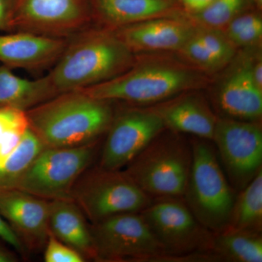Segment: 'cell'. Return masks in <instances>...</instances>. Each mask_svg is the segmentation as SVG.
Returning <instances> with one entry per match:
<instances>
[{"label": "cell", "instance_id": "1", "mask_svg": "<svg viewBox=\"0 0 262 262\" xmlns=\"http://www.w3.org/2000/svg\"><path fill=\"white\" fill-rule=\"evenodd\" d=\"M110 101L82 91L57 95L27 110L29 127L45 147H73L95 142L113 120Z\"/></svg>", "mask_w": 262, "mask_h": 262}, {"label": "cell", "instance_id": "2", "mask_svg": "<svg viewBox=\"0 0 262 262\" xmlns=\"http://www.w3.org/2000/svg\"><path fill=\"white\" fill-rule=\"evenodd\" d=\"M130 51L117 35L84 32L67 43L46 77L56 95L89 89L123 73Z\"/></svg>", "mask_w": 262, "mask_h": 262}, {"label": "cell", "instance_id": "3", "mask_svg": "<svg viewBox=\"0 0 262 262\" xmlns=\"http://www.w3.org/2000/svg\"><path fill=\"white\" fill-rule=\"evenodd\" d=\"M192 160L183 199L196 220L212 233L229 227L235 198L219 158L206 139L191 142Z\"/></svg>", "mask_w": 262, "mask_h": 262}, {"label": "cell", "instance_id": "4", "mask_svg": "<svg viewBox=\"0 0 262 262\" xmlns=\"http://www.w3.org/2000/svg\"><path fill=\"white\" fill-rule=\"evenodd\" d=\"M192 146L160 133L124 171L150 198H184L192 165Z\"/></svg>", "mask_w": 262, "mask_h": 262}, {"label": "cell", "instance_id": "5", "mask_svg": "<svg viewBox=\"0 0 262 262\" xmlns=\"http://www.w3.org/2000/svg\"><path fill=\"white\" fill-rule=\"evenodd\" d=\"M72 200L92 224L122 213H139L153 201L124 170L99 166L81 176Z\"/></svg>", "mask_w": 262, "mask_h": 262}, {"label": "cell", "instance_id": "6", "mask_svg": "<svg viewBox=\"0 0 262 262\" xmlns=\"http://www.w3.org/2000/svg\"><path fill=\"white\" fill-rule=\"evenodd\" d=\"M201 83L192 71L173 66L139 67L89 89L86 94L103 101H123L136 104L158 102Z\"/></svg>", "mask_w": 262, "mask_h": 262}, {"label": "cell", "instance_id": "7", "mask_svg": "<svg viewBox=\"0 0 262 262\" xmlns=\"http://www.w3.org/2000/svg\"><path fill=\"white\" fill-rule=\"evenodd\" d=\"M95 151V142L73 147H45L14 189L47 201L72 200L74 186L89 169Z\"/></svg>", "mask_w": 262, "mask_h": 262}, {"label": "cell", "instance_id": "8", "mask_svg": "<svg viewBox=\"0 0 262 262\" xmlns=\"http://www.w3.org/2000/svg\"><path fill=\"white\" fill-rule=\"evenodd\" d=\"M94 259L151 261L170 255L139 213H122L90 225Z\"/></svg>", "mask_w": 262, "mask_h": 262}, {"label": "cell", "instance_id": "9", "mask_svg": "<svg viewBox=\"0 0 262 262\" xmlns=\"http://www.w3.org/2000/svg\"><path fill=\"white\" fill-rule=\"evenodd\" d=\"M182 200L154 199L141 214L170 255L210 251L213 233L199 223Z\"/></svg>", "mask_w": 262, "mask_h": 262}, {"label": "cell", "instance_id": "10", "mask_svg": "<svg viewBox=\"0 0 262 262\" xmlns=\"http://www.w3.org/2000/svg\"><path fill=\"white\" fill-rule=\"evenodd\" d=\"M212 140L232 185L244 189L261 169V127L253 122L218 119Z\"/></svg>", "mask_w": 262, "mask_h": 262}, {"label": "cell", "instance_id": "11", "mask_svg": "<svg viewBox=\"0 0 262 262\" xmlns=\"http://www.w3.org/2000/svg\"><path fill=\"white\" fill-rule=\"evenodd\" d=\"M165 128L154 110H130L112 122L98 166L121 170Z\"/></svg>", "mask_w": 262, "mask_h": 262}, {"label": "cell", "instance_id": "12", "mask_svg": "<svg viewBox=\"0 0 262 262\" xmlns=\"http://www.w3.org/2000/svg\"><path fill=\"white\" fill-rule=\"evenodd\" d=\"M89 0H17L13 29L59 37L89 20Z\"/></svg>", "mask_w": 262, "mask_h": 262}, {"label": "cell", "instance_id": "13", "mask_svg": "<svg viewBox=\"0 0 262 262\" xmlns=\"http://www.w3.org/2000/svg\"><path fill=\"white\" fill-rule=\"evenodd\" d=\"M0 214L21 241L24 248H44L51 233L49 201L16 189L0 190Z\"/></svg>", "mask_w": 262, "mask_h": 262}, {"label": "cell", "instance_id": "14", "mask_svg": "<svg viewBox=\"0 0 262 262\" xmlns=\"http://www.w3.org/2000/svg\"><path fill=\"white\" fill-rule=\"evenodd\" d=\"M67 45L61 38L33 32L0 34V62L10 69L39 70L56 63Z\"/></svg>", "mask_w": 262, "mask_h": 262}, {"label": "cell", "instance_id": "15", "mask_svg": "<svg viewBox=\"0 0 262 262\" xmlns=\"http://www.w3.org/2000/svg\"><path fill=\"white\" fill-rule=\"evenodd\" d=\"M249 61L234 69L221 85L217 101L229 117L254 122L262 115V90L255 84Z\"/></svg>", "mask_w": 262, "mask_h": 262}, {"label": "cell", "instance_id": "16", "mask_svg": "<svg viewBox=\"0 0 262 262\" xmlns=\"http://www.w3.org/2000/svg\"><path fill=\"white\" fill-rule=\"evenodd\" d=\"M194 34L187 24L158 19L128 25L117 36L130 50L173 51L180 50Z\"/></svg>", "mask_w": 262, "mask_h": 262}, {"label": "cell", "instance_id": "17", "mask_svg": "<svg viewBox=\"0 0 262 262\" xmlns=\"http://www.w3.org/2000/svg\"><path fill=\"white\" fill-rule=\"evenodd\" d=\"M49 228L58 241L76 250L85 258L94 259L90 225L72 200L49 201Z\"/></svg>", "mask_w": 262, "mask_h": 262}, {"label": "cell", "instance_id": "18", "mask_svg": "<svg viewBox=\"0 0 262 262\" xmlns=\"http://www.w3.org/2000/svg\"><path fill=\"white\" fill-rule=\"evenodd\" d=\"M154 110L165 127L174 132L192 134L206 140L213 139L218 119L201 98L188 96Z\"/></svg>", "mask_w": 262, "mask_h": 262}, {"label": "cell", "instance_id": "19", "mask_svg": "<svg viewBox=\"0 0 262 262\" xmlns=\"http://www.w3.org/2000/svg\"><path fill=\"white\" fill-rule=\"evenodd\" d=\"M57 96L47 77L28 80L15 75L8 67H0V107L27 111Z\"/></svg>", "mask_w": 262, "mask_h": 262}, {"label": "cell", "instance_id": "20", "mask_svg": "<svg viewBox=\"0 0 262 262\" xmlns=\"http://www.w3.org/2000/svg\"><path fill=\"white\" fill-rule=\"evenodd\" d=\"M101 18L108 23L128 26L165 13L172 0H89Z\"/></svg>", "mask_w": 262, "mask_h": 262}, {"label": "cell", "instance_id": "21", "mask_svg": "<svg viewBox=\"0 0 262 262\" xmlns=\"http://www.w3.org/2000/svg\"><path fill=\"white\" fill-rule=\"evenodd\" d=\"M210 251L219 261L261 262V234L229 226L213 233Z\"/></svg>", "mask_w": 262, "mask_h": 262}, {"label": "cell", "instance_id": "22", "mask_svg": "<svg viewBox=\"0 0 262 262\" xmlns=\"http://www.w3.org/2000/svg\"><path fill=\"white\" fill-rule=\"evenodd\" d=\"M229 227L261 233L262 170L241 189L234 201Z\"/></svg>", "mask_w": 262, "mask_h": 262}, {"label": "cell", "instance_id": "23", "mask_svg": "<svg viewBox=\"0 0 262 262\" xmlns=\"http://www.w3.org/2000/svg\"><path fill=\"white\" fill-rule=\"evenodd\" d=\"M44 148L29 127L18 146L0 165V190L14 189L17 181Z\"/></svg>", "mask_w": 262, "mask_h": 262}, {"label": "cell", "instance_id": "24", "mask_svg": "<svg viewBox=\"0 0 262 262\" xmlns=\"http://www.w3.org/2000/svg\"><path fill=\"white\" fill-rule=\"evenodd\" d=\"M29 127L27 111L0 107V165L12 154Z\"/></svg>", "mask_w": 262, "mask_h": 262}, {"label": "cell", "instance_id": "25", "mask_svg": "<svg viewBox=\"0 0 262 262\" xmlns=\"http://www.w3.org/2000/svg\"><path fill=\"white\" fill-rule=\"evenodd\" d=\"M243 3L244 0H213L206 8L196 13V18L208 27H223L233 19Z\"/></svg>", "mask_w": 262, "mask_h": 262}, {"label": "cell", "instance_id": "26", "mask_svg": "<svg viewBox=\"0 0 262 262\" xmlns=\"http://www.w3.org/2000/svg\"><path fill=\"white\" fill-rule=\"evenodd\" d=\"M196 34L220 67L227 64L234 56L233 46L225 37L211 32H196Z\"/></svg>", "mask_w": 262, "mask_h": 262}, {"label": "cell", "instance_id": "27", "mask_svg": "<svg viewBox=\"0 0 262 262\" xmlns=\"http://www.w3.org/2000/svg\"><path fill=\"white\" fill-rule=\"evenodd\" d=\"M183 55L189 61L207 70H215L220 67L201 42L196 32L181 48Z\"/></svg>", "mask_w": 262, "mask_h": 262}, {"label": "cell", "instance_id": "28", "mask_svg": "<svg viewBox=\"0 0 262 262\" xmlns=\"http://www.w3.org/2000/svg\"><path fill=\"white\" fill-rule=\"evenodd\" d=\"M44 259L46 262H83L85 258L76 250L58 241L50 233L45 246Z\"/></svg>", "mask_w": 262, "mask_h": 262}, {"label": "cell", "instance_id": "29", "mask_svg": "<svg viewBox=\"0 0 262 262\" xmlns=\"http://www.w3.org/2000/svg\"><path fill=\"white\" fill-rule=\"evenodd\" d=\"M262 36V20H258L234 36L231 41L238 46H248L257 42Z\"/></svg>", "mask_w": 262, "mask_h": 262}, {"label": "cell", "instance_id": "30", "mask_svg": "<svg viewBox=\"0 0 262 262\" xmlns=\"http://www.w3.org/2000/svg\"><path fill=\"white\" fill-rule=\"evenodd\" d=\"M17 0H0V30L13 29Z\"/></svg>", "mask_w": 262, "mask_h": 262}, {"label": "cell", "instance_id": "31", "mask_svg": "<svg viewBox=\"0 0 262 262\" xmlns=\"http://www.w3.org/2000/svg\"><path fill=\"white\" fill-rule=\"evenodd\" d=\"M259 20H261V18L257 15L252 14L244 15L234 19V20L232 19L229 22L228 30H227L229 39H232L241 31L248 28V27L256 23Z\"/></svg>", "mask_w": 262, "mask_h": 262}, {"label": "cell", "instance_id": "32", "mask_svg": "<svg viewBox=\"0 0 262 262\" xmlns=\"http://www.w3.org/2000/svg\"><path fill=\"white\" fill-rule=\"evenodd\" d=\"M0 238L3 239L10 246H13L19 252H22L24 250V246L21 241L1 214H0Z\"/></svg>", "mask_w": 262, "mask_h": 262}, {"label": "cell", "instance_id": "33", "mask_svg": "<svg viewBox=\"0 0 262 262\" xmlns=\"http://www.w3.org/2000/svg\"><path fill=\"white\" fill-rule=\"evenodd\" d=\"M213 1V0H180L186 9L195 14L206 8Z\"/></svg>", "mask_w": 262, "mask_h": 262}, {"label": "cell", "instance_id": "34", "mask_svg": "<svg viewBox=\"0 0 262 262\" xmlns=\"http://www.w3.org/2000/svg\"><path fill=\"white\" fill-rule=\"evenodd\" d=\"M252 75L255 84L258 89L262 90V63L261 61L253 64Z\"/></svg>", "mask_w": 262, "mask_h": 262}, {"label": "cell", "instance_id": "35", "mask_svg": "<svg viewBox=\"0 0 262 262\" xmlns=\"http://www.w3.org/2000/svg\"><path fill=\"white\" fill-rule=\"evenodd\" d=\"M14 256L0 248V262H14L17 261Z\"/></svg>", "mask_w": 262, "mask_h": 262}, {"label": "cell", "instance_id": "36", "mask_svg": "<svg viewBox=\"0 0 262 262\" xmlns=\"http://www.w3.org/2000/svg\"><path fill=\"white\" fill-rule=\"evenodd\" d=\"M260 1H261V0H260Z\"/></svg>", "mask_w": 262, "mask_h": 262}]
</instances>
